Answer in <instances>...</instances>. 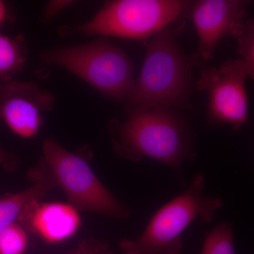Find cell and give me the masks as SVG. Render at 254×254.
I'll use <instances>...</instances> for the list:
<instances>
[{
  "mask_svg": "<svg viewBox=\"0 0 254 254\" xmlns=\"http://www.w3.org/2000/svg\"><path fill=\"white\" fill-rule=\"evenodd\" d=\"M128 112L125 123L112 125L119 155L133 161L153 159L173 169L183 180L182 165L195 157L186 122L172 110L139 108Z\"/></svg>",
  "mask_w": 254,
  "mask_h": 254,
  "instance_id": "obj_1",
  "label": "cell"
},
{
  "mask_svg": "<svg viewBox=\"0 0 254 254\" xmlns=\"http://www.w3.org/2000/svg\"><path fill=\"white\" fill-rule=\"evenodd\" d=\"M185 26L170 25L146 43L144 62L127 100L128 111L136 108L171 110L185 104L191 86L193 63L182 53L177 37Z\"/></svg>",
  "mask_w": 254,
  "mask_h": 254,
  "instance_id": "obj_2",
  "label": "cell"
},
{
  "mask_svg": "<svg viewBox=\"0 0 254 254\" xmlns=\"http://www.w3.org/2000/svg\"><path fill=\"white\" fill-rule=\"evenodd\" d=\"M205 179L195 174L183 193L165 203L150 219L145 231L134 240H122L123 254H182V234L196 219L213 222L223 202L219 197L203 194Z\"/></svg>",
  "mask_w": 254,
  "mask_h": 254,
  "instance_id": "obj_3",
  "label": "cell"
},
{
  "mask_svg": "<svg viewBox=\"0 0 254 254\" xmlns=\"http://www.w3.org/2000/svg\"><path fill=\"white\" fill-rule=\"evenodd\" d=\"M43 60L61 66L112 99L128 100L135 80L128 55L105 39L46 52Z\"/></svg>",
  "mask_w": 254,
  "mask_h": 254,
  "instance_id": "obj_4",
  "label": "cell"
},
{
  "mask_svg": "<svg viewBox=\"0 0 254 254\" xmlns=\"http://www.w3.org/2000/svg\"><path fill=\"white\" fill-rule=\"evenodd\" d=\"M193 1L116 0L105 3L94 17L76 28L87 36L116 37L148 42L190 11Z\"/></svg>",
  "mask_w": 254,
  "mask_h": 254,
  "instance_id": "obj_5",
  "label": "cell"
},
{
  "mask_svg": "<svg viewBox=\"0 0 254 254\" xmlns=\"http://www.w3.org/2000/svg\"><path fill=\"white\" fill-rule=\"evenodd\" d=\"M45 164L73 207L112 218H123L130 212L120 204L95 176L81 157L54 140L43 143Z\"/></svg>",
  "mask_w": 254,
  "mask_h": 254,
  "instance_id": "obj_6",
  "label": "cell"
},
{
  "mask_svg": "<svg viewBox=\"0 0 254 254\" xmlns=\"http://www.w3.org/2000/svg\"><path fill=\"white\" fill-rule=\"evenodd\" d=\"M248 78L242 60H227L219 68H205L197 87L208 95V117L215 124H228L239 131L249 118Z\"/></svg>",
  "mask_w": 254,
  "mask_h": 254,
  "instance_id": "obj_7",
  "label": "cell"
},
{
  "mask_svg": "<svg viewBox=\"0 0 254 254\" xmlns=\"http://www.w3.org/2000/svg\"><path fill=\"white\" fill-rule=\"evenodd\" d=\"M250 1L243 0H200L192 5L190 18L199 44L192 57L194 64L212 59L215 48L225 37L238 38L247 20Z\"/></svg>",
  "mask_w": 254,
  "mask_h": 254,
  "instance_id": "obj_8",
  "label": "cell"
},
{
  "mask_svg": "<svg viewBox=\"0 0 254 254\" xmlns=\"http://www.w3.org/2000/svg\"><path fill=\"white\" fill-rule=\"evenodd\" d=\"M55 104L52 93L34 82H0V123L22 138L38 134L44 123V114Z\"/></svg>",
  "mask_w": 254,
  "mask_h": 254,
  "instance_id": "obj_9",
  "label": "cell"
},
{
  "mask_svg": "<svg viewBox=\"0 0 254 254\" xmlns=\"http://www.w3.org/2000/svg\"><path fill=\"white\" fill-rule=\"evenodd\" d=\"M32 202L19 218L42 240L57 244L73 236L81 225V218L73 205L66 203Z\"/></svg>",
  "mask_w": 254,
  "mask_h": 254,
  "instance_id": "obj_10",
  "label": "cell"
},
{
  "mask_svg": "<svg viewBox=\"0 0 254 254\" xmlns=\"http://www.w3.org/2000/svg\"><path fill=\"white\" fill-rule=\"evenodd\" d=\"M33 185L28 190L0 198V234L19 218L32 202L39 200L56 185L49 169L45 167L32 173Z\"/></svg>",
  "mask_w": 254,
  "mask_h": 254,
  "instance_id": "obj_11",
  "label": "cell"
},
{
  "mask_svg": "<svg viewBox=\"0 0 254 254\" xmlns=\"http://www.w3.org/2000/svg\"><path fill=\"white\" fill-rule=\"evenodd\" d=\"M26 60V48L21 38L0 34V82L12 81L22 71Z\"/></svg>",
  "mask_w": 254,
  "mask_h": 254,
  "instance_id": "obj_12",
  "label": "cell"
},
{
  "mask_svg": "<svg viewBox=\"0 0 254 254\" xmlns=\"http://www.w3.org/2000/svg\"><path fill=\"white\" fill-rule=\"evenodd\" d=\"M200 254H237L232 224L218 223L205 237Z\"/></svg>",
  "mask_w": 254,
  "mask_h": 254,
  "instance_id": "obj_13",
  "label": "cell"
},
{
  "mask_svg": "<svg viewBox=\"0 0 254 254\" xmlns=\"http://www.w3.org/2000/svg\"><path fill=\"white\" fill-rule=\"evenodd\" d=\"M237 52L248 78L254 81V19L247 20L243 31L237 38Z\"/></svg>",
  "mask_w": 254,
  "mask_h": 254,
  "instance_id": "obj_14",
  "label": "cell"
},
{
  "mask_svg": "<svg viewBox=\"0 0 254 254\" xmlns=\"http://www.w3.org/2000/svg\"><path fill=\"white\" fill-rule=\"evenodd\" d=\"M28 241L26 231L14 222L0 234V254H23Z\"/></svg>",
  "mask_w": 254,
  "mask_h": 254,
  "instance_id": "obj_15",
  "label": "cell"
},
{
  "mask_svg": "<svg viewBox=\"0 0 254 254\" xmlns=\"http://www.w3.org/2000/svg\"><path fill=\"white\" fill-rule=\"evenodd\" d=\"M69 254H111L109 246L98 240H84Z\"/></svg>",
  "mask_w": 254,
  "mask_h": 254,
  "instance_id": "obj_16",
  "label": "cell"
},
{
  "mask_svg": "<svg viewBox=\"0 0 254 254\" xmlns=\"http://www.w3.org/2000/svg\"><path fill=\"white\" fill-rule=\"evenodd\" d=\"M16 163V158L14 155L10 154L0 146V165H4L7 168H11V165Z\"/></svg>",
  "mask_w": 254,
  "mask_h": 254,
  "instance_id": "obj_17",
  "label": "cell"
},
{
  "mask_svg": "<svg viewBox=\"0 0 254 254\" xmlns=\"http://www.w3.org/2000/svg\"><path fill=\"white\" fill-rule=\"evenodd\" d=\"M6 14H7V11H6V5L3 1H0V26L1 23L4 22L5 18L6 17Z\"/></svg>",
  "mask_w": 254,
  "mask_h": 254,
  "instance_id": "obj_18",
  "label": "cell"
}]
</instances>
